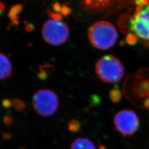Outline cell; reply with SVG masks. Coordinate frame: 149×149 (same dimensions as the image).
I'll list each match as a JSON object with an SVG mask.
<instances>
[{
	"instance_id": "obj_4",
	"label": "cell",
	"mask_w": 149,
	"mask_h": 149,
	"mask_svg": "<svg viewBox=\"0 0 149 149\" xmlns=\"http://www.w3.org/2000/svg\"><path fill=\"white\" fill-rule=\"evenodd\" d=\"M42 34L44 40L55 46L65 43L69 37V29L65 23L59 18L48 19L43 25Z\"/></svg>"
},
{
	"instance_id": "obj_3",
	"label": "cell",
	"mask_w": 149,
	"mask_h": 149,
	"mask_svg": "<svg viewBox=\"0 0 149 149\" xmlns=\"http://www.w3.org/2000/svg\"><path fill=\"white\" fill-rule=\"evenodd\" d=\"M59 98L53 91L41 89L37 91L32 97V106L38 115L47 117L54 115L58 109Z\"/></svg>"
},
{
	"instance_id": "obj_7",
	"label": "cell",
	"mask_w": 149,
	"mask_h": 149,
	"mask_svg": "<svg viewBox=\"0 0 149 149\" xmlns=\"http://www.w3.org/2000/svg\"><path fill=\"white\" fill-rule=\"evenodd\" d=\"M1 80H3L10 77L12 72V66L10 59L3 54H1Z\"/></svg>"
},
{
	"instance_id": "obj_1",
	"label": "cell",
	"mask_w": 149,
	"mask_h": 149,
	"mask_svg": "<svg viewBox=\"0 0 149 149\" xmlns=\"http://www.w3.org/2000/svg\"><path fill=\"white\" fill-rule=\"evenodd\" d=\"M88 39L93 47L99 50H107L117 42L118 33L111 23L101 21L94 23L88 31Z\"/></svg>"
},
{
	"instance_id": "obj_8",
	"label": "cell",
	"mask_w": 149,
	"mask_h": 149,
	"mask_svg": "<svg viewBox=\"0 0 149 149\" xmlns=\"http://www.w3.org/2000/svg\"><path fill=\"white\" fill-rule=\"evenodd\" d=\"M70 149H96V148L90 139L79 138L72 143Z\"/></svg>"
},
{
	"instance_id": "obj_15",
	"label": "cell",
	"mask_w": 149,
	"mask_h": 149,
	"mask_svg": "<svg viewBox=\"0 0 149 149\" xmlns=\"http://www.w3.org/2000/svg\"><path fill=\"white\" fill-rule=\"evenodd\" d=\"M2 138L4 141L8 140L12 138V135L11 134L8 133H2Z\"/></svg>"
},
{
	"instance_id": "obj_6",
	"label": "cell",
	"mask_w": 149,
	"mask_h": 149,
	"mask_svg": "<svg viewBox=\"0 0 149 149\" xmlns=\"http://www.w3.org/2000/svg\"><path fill=\"white\" fill-rule=\"evenodd\" d=\"M129 28L136 37L149 40V4L136 8L129 21Z\"/></svg>"
},
{
	"instance_id": "obj_9",
	"label": "cell",
	"mask_w": 149,
	"mask_h": 149,
	"mask_svg": "<svg viewBox=\"0 0 149 149\" xmlns=\"http://www.w3.org/2000/svg\"><path fill=\"white\" fill-rule=\"evenodd\" d=\"M109 98L113 103H118L121 101L122 93L119 89L113 88L109 92Z\"/></svg>"
},
{
	"instance_id": "obj_10",
	"label": "cell",
	"mask_w": 149,
	"mask_h": 149,
	"mask_svg": "<svg viewBox=\"0 0 149 149\" xmlns=\"http://www.w3.org/2000/svg\"><path fill=\"white\" fill-rule=\"evenodd\" d=\"M68 128L71 133H76L80 131L81 129L80 123L76 119H72L68 123Z\"/></svg>"
},
{
	"instance_id": "obj_12",
	"label": "cell",
	"mask_w": 149,
	"mask_h": 149,
	"mask_svg": "<svg viewBox=\"0 0 149 149\" xmlns=\"http://www.w3.org/2000/svg\"><path fill=\"white\" fill-rule=\"evenodd\" d=\"M110 0H86V3L91 7H97L106 5Z\"/></svg>"
},
{
	"instance_id": "obj_11",
	"label": "cell",
	"mask_w": 149,
	"mask_h": 149,
	"mask_svg": "<svg viewBox=\"0 0 149 149\" xmlns=\"http://www.w3.org/2000/svg\"><path fill=\"white\" fill-rule=\"evenodd\" d=\"M12 106L17 112H22L26 107L25 102L21 99L16 98L12 101Z\"/></svg>"
},
{
	"instance_id": "obj_5",
	"label": "cell",
	"mask_w": 149,
	"mask_h": 149,
	"mask_svg": "<svg viewBox=\"0 0 149 149\" xmlns=\"http://www.w3.org/2000/svg\"><path fill=\"white\" fill-rule=\"evenodd\" d=\"M113 123L116 130L124 137L133 135L140 127V120L136 113L130 109H123L117 112Z\"/></svg>"
},
{
	"instance_id": "obj_13",
	"label": "cell",
	"mask_w": 149,
	"mask_h": 149,
	"mask_svg": "<svg viewBox=\"0 0 149 149\" xmlns=\"http://www.w3.org/2000/svg\"><path fill=\"white\" fill-rule=\"evenodd\" d=\"M3 123L4 125H5L7 127H10L13 124V118L11 117L10 115H6L2 119Z\"/></svg>"
},
{
	"instance_id": "obj_2",
	"label": "cell",
	"mask_w": 149,
	"mask_h": 149,
	"mask_svg": "<svg viewBox=\"0 0 149 149\" xmlns=\"http://www.w3.org/2000/svg\"><path fill=\"white\" fill-rule=\"evenodd\" d=\"M95 72L103 82L117 83L124 74V68L121 61L112 55L103 56L96 63Z\"/></svg>"
},
{
	"instance_id": "obj_16",
	"label": "cell",
	"mask_w": 149,
	"mask_h": 149,
	"mask_svg": "<svg viewBox=\"0 0 149 149\" xmlns=\"http://www.w3.org/2000/svg\"><path fill=\"white\" fill-rule=\"evenodd\" d=\"M98 149H107L106 146H105L103 145H101V144H99L98 145Z\"/></svg>"
},
{
	"instance_id": "obj_14",
	"label": "cell",
	"mask_w": 149,
	"mask_h": 149,
	"mask_svg": "<svg viewBox=\"0 0 149 149\" xmlns=\"http://www.w3.org/2000/svg\"><path fill=\"white\" fill-rule=\"evenodd\" d=\"M2 105L5 108H9L12 105V102L9 99H3L2 101Z\"/></svg>"
},
{
	"instance_id": "obj_17",
	"label": "cell",
	"mask_w": 149,
	"mask_h": 149,
	"mask_svg": "<svg viewBox=\"0 0 149 149\" xmlns=\"http://www.w3.org/2000/svg\"><path fill=\"white\" fill-rule=\"evenodd\" d=\"M19 149H27V148H24V147H21Z\"/></svg>"
}]
</instances>
